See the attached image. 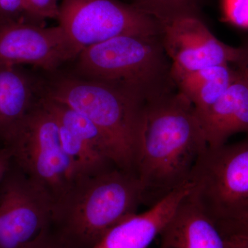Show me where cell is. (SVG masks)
<instances>
[{
	"label": "cell",
	"instance_id": "6da1fadb",
	"mask_svg": "<svg viewBox=\"0 0 248 248\" xmlns=\"http://www.w3.org/2000/svg\"><path fill=\"white\" fill-rule=\"evenodd\" d=\"M208 145L191 103L178 90L147 103L135 174L143 205H154L190 181Z\"/></svg>",
	"mask_w": 248,
	"mask_h": 248
},
{
	"label": "cell",
	"instance_id": "7a4b0ae2",
	"mask_svg": "<svg viewBox=\"0 0 248 248\" xmlns=\"http://www.w3.org/2000/svg\"><path fill=\"white\" fill-rule=\"evenodd\" d=\"M141 205L143 190L137 174L113 166L76 177L54 202L49 228L71 248H93Z\"/></svg>",
	"mask_w": 248,
	"mask_h": 248
},
{
	"label": "cell",
	"instance_id": "3957f363",
	"mask_svg": "<svg viewBox=\"0 0 248 248\" xmlns=\"http://www.w3.org/2000/svg\"><path fill=\"white\" fill-rule=\"evenodd\" d=\"M73 76L109 85L141 102L177 90L161 35H122L84 49Z\"/></svg>",
	"mask_w": 248,
	"mask_h": 248
},
{
	"label": "cell",
	"instance_id": "277c9868",
	"mask_svg": "<svg viewBox=\"0 0 248 248\" xmlns=\"http://www.w3.org/2000/svg\"><path fill=\"white\" fill-rule=\"evenodd\" d=\"M41 96L64 104L97 125L115 146L121 169L135 173L147 104L109 85L73 74L50 80Z\"/></svg>",
	"mask_w": 248,
	"mask_h": 248
},
{
	"label": "cell",
	"instance_id": "5b68a950",
	"mask_svg": "<svg viewBox=\"0 0 248 248\" xmlns=\"http://www.w3.org/2000/svg\"><path fill=\"white\" fill-rule=\"evenodd\" d=\"M190 181L191 195L223 228L248 214V137L233 144L208 146Z\"/></svg>",
	"mask_w": 248,
	"mask_h": 248
},
{
	"label": "cell",
	"instance_id": "8992f818",
	"mask_svg": "<svg viewBox=\"0 0 248 248\" xmlns=\"http://www.w3.org/2000/svg\"><path fill=\"white\" fill-rule=\"evenodd\" d=\"M5 145L12 151L14 164L45 189L53 203L78 176L74 163L62 146L58 122L40 99Z\"/></svg>",
	"mask_w": 248,
	"mask_h": 248
},
{
	"label": "cell",
	"instance_id": "52a82bcc",
	"mask_svg": "<svg viewBox=\"0 0 248 248\" xmlns=\"http://www.w3.org/2000/svg\"><path fill=\"white\" fill-rule=\"evenodd\" d=\"M58 19L81 52L119 36L159 35L162 31L155 18L118 0H62Z\"/></svg>",
	"mask_w": 248,
	"mask_h": 248
},
{
	"label": "cell",
	"instance_id": "ba28073f",
	"mask_svg": "<svg viewBox=\"0 0 248 248\" xmlns=\"http://www.w3.org/2000/svg\"><path fill=\"white\" fill-rule=\"evenodd\" d=\"M53 201L14 164L0 183V248H26L48 228Z\"/></svg>",
	"mask_w": 248,
	"mask_h": 248
},
{
	"label": "cell",
	"instance_id": "9c48e42d",
	"mask_svg": "<svg viewBox=\"0 0 248 248\" xmlns=\"http://www.w3.org/2000/svg\"><path fill=\"white\" fill-rule=\"evenodd\" d=\"M161 42L172 65L173 79L218 65L244 63V48L223 43L199 16H185L163 24Z\"/></svg>",
	"mask_w": 248,
	"mask_h": 248
},
{
	"label": "cell",
	"instance_id": "30bf717a",
	"mask_svg": "<svg viewBox=\"0 0 248 248\" xmlns=\"http://www.w3.org/2000/svg\"><path fill=\"white\" fill-rule=\"evenodd\" d=\"M81 53L60 26L46 28L0 20V66L31 64L54 72Z\"/></svg>",
	"mask_w": 248,
	"mask_h": 248
},
{
	"label": "cell",
	"instance_id": "8fae6325",
	"mask_svg": "<svg viewBox=\"0 0 248 248\" xmlns=\"http://www.w3.org/2000/svg\"><path fill=\"white\" fill-rule=\"evenodd\" d=\"M189 181L142 213L124 218L103 235L93 248H148L159 236L181 202L192 191Z\"/></svg>",
	"mask_w": 248,
	"mask_h": 248
},
{
	"label": "cell",
	"instance_id": "7c38bea8",
	"mask_svg": "<svg viewBox=\"0 0 248 248\" xmlns=\"http://www.w3.org/2000/svg\"><path fill=\"white\" fill-rule=\"evenodd\" d=\"M159 248H227L228 235L191 195L181 202L159 235Z\"/></svg>",
	"mask_w": 248,
	"mask_h": 248
},
{
	"label": "cell",
	"instance_id": "4fadbf2b",
	"mask_svg": "<svg viewBox=\"0 0 248 248\" xmlns=\"http://www.w3.org/2000/svg\"><path fill=\"white\" fill-rule=\"evenodd\" d=\"M208 146L226 143L232 135L248 134V71L244 66L224 94L211 107L196 114Z\"/></svg>",
	"mask_w": 248,
	"mask_h": 248
},
{
	"label": "cell",
	"instance_id": "5bb4252c",
	"mask_svg": "<svg viewBox=\"0 0 248 248\" xmlns=\"http://www.w3.org/2000/svg\"><path fill=\"white\" fill-rule=\"evenodd\" d=\"M35 83L19 66H0V141L6 144L32 110Z\"/></svg>",
	"mask_w": 248,
	"mask_h": 248
},
{
	"label": "cell",
	"instance_id": "9a60e30c",
	"mask_svg": "<svg viewBox=\"0 0 248 248\" xmlns=\"http://www.w3.org/2000/svg\"><path fill=\"white\" fill-rule=\"evenodd\" d=\"M238 70L231 64L207 67L174 78L179 92L185 96L195 109V113L206 110L224 94Z\"/></svg>",
	"mask_w": 248,
	"mask_h": 248
},
{
	"label": "cell",
	"instance_id": "2e32d148",
	"mask_svg": "<svg viewBox=\"0 0 248 248\" xmlns=\"http://www.w3.org/2000/svg\"><path fill=\"white\" fill-rule=\"evenodd\" d=\"M202 0H133V5L161 24L185 16H199Z\"/></svg>",
	"mask_w": 248,
	"mask_h": 248
},
{
	"label": "cell",
	"instance_id": "e0dca14e",
	"mask_svg": "<svg viewBox=\"0 0 248 248\" xmlns=\"http://www.w3.org/2000/svg\"><path fill=\"white\" fill-rule=\"evenodd\" d=\"M227 19L234 25L248 28V0H223Z\"/></svg>",
	"mask_w": 248,
	"mask_h": 248
},
{
	"label": "cell",
	"instance_id": "ac0fdd59",
	"mask_svg": "<svg viewBox=\"0 0 248 248\" xmlns=\"http://www.w3.org/2000/svg\"><path fill=\"white\" fill-rule=\"evenodd\" d=\"M26 12L39 18L58 19L60 6L58 0H24Z\"/></svg>",
	"mask_w": 248,
	"mask_h": 248
},
{
	"label": "cell",
	"instance_id": "d6986e66",
	"mask_svg": "<svg viewBox=\"0 0 248 248\" xmlns=\"http://www.w3.org/2000/svg\"><path fill=\"white\" fill-rule=\"evenodd\" d=\"M26 248H71L55 234L51 230L47 228L32 244Z\"/></svg>",
	"mask_w": 248,
	"mask_h": 248
},
{
	"label": "cell",
	"instance_id": "ffe728a7",
	"mask_svg": "<svg viewBox=\"0 0 248 248\" xmlns=\"http://www.w3.org/2000/svg\"><path fill=\"white\" fill-rule=\"evenodd\" d=\"M25 11L24 0H0V14L10 16Z\"/></svg>",
	"mask_w": 248,
	"mask_h": 248
},
{
	"label": "cell",
	"instance_id": "44dd1931",
	"mask_svg": "<svg viewBox=\"0 0 248 248\" xmlns=\"http://www.w3.org/2000/svg\"><path fill=\"white\" fill-rule=\"evenodd\" d=\"M13 163V153L6 145L0 147V183L8 172Z\"/></svg>",
	"mask_w": 248,
	"mask_h": 248
},
{
	"label": "cell",
	"instance_id": "7402d4cb",
	"mask_svg": "<svg viewBox=\"0 0 248 248\" xmlns=\"http://www.w3.org/2000/svg\"><path fill=\"white\" fill-rule=\"evenodd\" d=\"M223 230L226 234L234 232H241L248 234V214L242 218L223 227Z\"/></svg>",
	"mask_w": 248,
	"mask_h": 248
},
{
	"label": "cell",
	"instance_id": "603a6c76",
	"mask_svg": "<svg viewBox=\"0 0 248 248\" xmlns=\"http://www.w3.org/2000/svg\"><path fill=\"white\" fill-rule=\"evenodd\" d=\"M227 248H248V234L241 232L228 234Z\"/></svg>",
	"mask_w": 248,
	"mask_h": 248
},
{
	"label": "cell",
	"instance_id": "cb8c5ba5",
	"mask_svg": "<svg viewBox=\"0 0 248 248\" xmlns=\"http://www.w3.org/2000/svg\"><path fill=\"white\" fill-rule=\"evenodd\" d=\"M244 49L245 50H246V60H245L244 63H241V64H242V66H244L248 71V45Z\"/></svg>",
	"mask_w": 248,
	"mask_h": 248
}]
</instances>
